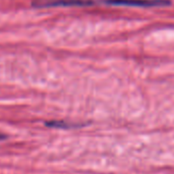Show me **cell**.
<instances>
[{"label":"cell","mask_w":174,"mask_h":174,"mask_svg":"<svg viewBox=\"0 0 174 174\" xmlns=\"http://www.w3.org/2000/svg\"><path fill=\"white\" fill-rule=\"evenodd\" d=\"M106 3L120 6H135V7H154L165 6L169 2L167 0H107Z\"/></svg>","instance_id":"cell-1"},{"label":"cell","mask_w":174,"mask_h":174,"mask_svg":"<svg viewBox=\"0 0 174 174\" xmlns=\"http://www.w3.org/2000/svg\"><path fill=\"white\" fill-rule=\"evenodd\" d=\"M93 4L89 0H49V1H38L33 3L35 7H55V6H87Z\"/></svg>","instance_id":"cell-2"},{"label":"cell","mask_w":174,"mask_h":174,"mask_svg":"<svg viewBox=\"0 0 174 174\" xmlns=\"http://www.w3.org/2000/svg\"><path fill=\"white\" fill-rule=\"evenodd\" d=\"M4 138H6V135L3 133H0V140H4Z\"/></svg>","instance_id":"cell-3"}]
</instances>
